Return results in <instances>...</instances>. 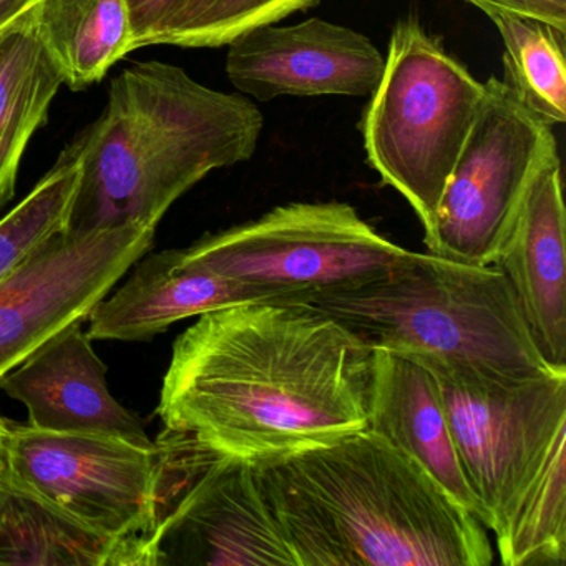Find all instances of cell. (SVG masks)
Masks as SVG:
<instances>
[{"mask_svg": "<svg viewBox=\"0 0 566 566\" xmlns=\"http://www.w3.org/2000/svg\"><path fill=\"white\" fill-rule=\"evenodd\" d=\"M370 370L373 347L313 304H237L178 337L157 412L256 465L367 430Z\"/></svg>", "mask_w": 566, "mask_h": 566, "instance_id": "cell-1", "label": "cell"}, {"mask_svg": "<svg viewBox=\"0 0 566 566\" xmlns=\"http://www.w3.org/2000/svg\"><path fill=\"white\" fill-rule=\"evenodd\" d=\"M297 566H489L486 528L370 432L256 463Z\"/></svg>", "mask_w": 566, "mask_h": 566, "instance_id": "cell-2", "label": "cell"}, {"mask_svg": "<svg viewBox=\"0 0 566 566\" xmlns=\"http://www.w3.org/2000/svg\"><path fill=\"white\" fill-rule=\"evenodd\" d=\"M263 127L260 108L243 95L213 91L165 62L130 65L112 81L101 117L72 145L81 181L65 230H155L211 171L250 160Z\"/></svg>", "mask_w": 566, "mask_h": 566, "instance_id": "cell-3", "label": "cell"}, {"mask_svg": "<svg viewBox=\"0 0 566 566\" xmlns=\"http://www.w3.org/2000/svg\"><path fill=\"white\" fill-rule=\"evenodd\" d=\"M373 349L490 376H566L546 363L499 268L409 253L379 280L314 296Z\"/></svg>", "mask_w": 566, "mask_h": 566, "instance_id": "cell-4", "label": "cell"}, {"mask_svg": "<svg viewBox=\"0 0 566 566\" xmlns=\"http://www.w3.org/2000/svg\"><path fill=\"white\" fill-rule=\"evenodd\" d=\"M483 97L485 82L417 19L397 22L363 118L364 150L384 185L416 211L423 231L432 224Z\"/></svg>", "mask_w": 566, "mask_h": 566, "instance_id": "cell-5", "label": "cell"}, {"mask_svg": "<svg viewBox=\"0 0 566 566\" xmlns=\"http://www.w3.org/2000/svg\"><path fill=\"white\" fill-rule=\"evenodd\" d=\"M407 253L349 203L323 201L283 205L258 220L207 234L185 248L184 263L280 301L310 303L386 276Z\"/></svg>", "mask_w": 566, "mask_h": 566, "instance_id": "cell-6", "label": "cell"}, {"mask_svg": "<svg viewBox=\"0 0 566 566\" xmlns=\"http://www.w3.org/2000/svg\"><path fill=\"white\" fill-rule=\"evenodd\" d=\"M416 360L439 384L483 526L499 536L553 443L566 432V376L512 379Z\"/></svg>", "mask_w": 566, "mask_h": 566, "instance_id": "cell-7", "label": "cell"}, {"mask_svg": "<svg viewBox=\"0 0 566 566\" xmlns=\"http://www.w3.org/2000/svg\"><path fill=\"white\" fill-rule=\"evenodd\" d=\"M555 151L552 125L526 107L509 81L490 77L432 224L423 231L427 253L492 264L533 178Z\"/></svg>", "mask_w": 566, "mask_h": 566, "instance_id": "cell-8", "label": "cell"}, {"mask_svg": "<svg viewBox=\"0 0 566 566\" xmlns=\"http://www.w3.org/2000/svg\"><path fill=\"white\" fill-rule=\"evenodd\" d=\"M6 469L84 525L134 546L135 566L157 523V443L8 423Z\"/></svg>", "mask_w": 566, "mask_h": 566, "instance_id": "cell-9", "label": "cell"}, {"mask_svg": "<svg viewBox=\"0 0 566 566\" xmlns=\"http://www.w3.org/2000/svg\"><path fill=\"white\" fill-rule=\"evenodd\" d=\"M154 228L62 230L0 283V379L74 321H85L154 244Z\"/></svg>", "mask_w": 566, "mask_h": 566, "instance_id": "cell-10", "label": "cell"}, {"mask_svg": "<svg viewBox=\"0 0 566 566\" xmlns=\"http://www.w3.org/2000/svg\"><path fill=\"white\" fill-rule=\"evenodd\" d=\"M297 566L256 465L217 455L165 506L145 566Z\"/></svg>", "mask_w": 566, "mask_h": 566, "instance_id": "cell-11", "label": "cell"}, {"mask_svg": "<svg viewBox=\"0 0 566 566\" xmlns=\"http://www.w3.org/2000/svg\"><path fill=\"white\" fill-rule=\"evenodd\" d=\"M227 75L244 95L370 97L386 57L369 38L323 19L294 25L264 24L228 44Z\"/></svg>", "mask_w": 566, "mask_h": 566, "instance_id": "cell-12", "label": "cell"}, {"mask_svg": "<svg viewBox=\"0 0 566 566\" xmlns=\"http://www.w3.org/2000/svg\"><path fill=\"white\" fill-rule=\"evenodd\" d=\"M82 323L74 321L49 337L14 373L0 379V389L28 407L29 426L35 429L115 437L154 447L142 420L112 396L107 366Z\"/></svg>", "mask_w": 566, "mask_h": 566, "instance_id": "cell-13", "label": "cell"}, {"mask_svg": "<svg viewBox=\"0 0 566 566\" xmlns=\"http://www.w3.org/2000/svg\"><path fill=\"white\" fill-rule=\"evenodd\" d=\"M566 214L558 151L539 167L493 258L546 363L566 373Z\"/></svg>", "mask_w": 566, "mask_h": 566, "instance_id": "cell-14", "label": "cell"}, {"mask_svg": "<svg viewBox=\"0 0 566 566\" xmlns=\"http://www.w3.org/2000/svg\"><path fill=\"white\" fill-rule=\"evenodd\" d=\"M367 430L419 463L482 523V510L467 482L439 384L423 364L392 350L373 349Z\"/></svg>", "mask_w": 566, "mask_h": 566, "instance_id": "cell-15", "label": "cell"}, {"mask_svg": "<svg viewBox=\"0 0 566 566\" xmlns=\"http://www.w3.org/2000/svg\"><path fill=\"white\" fill-rule=\"evenodd\" d=\"M258 301L280 300L184 263V250H168L140 261L130 280L92 310L87 334L92 339H151L178 321Z\"/></svg>", "mask_w": 566, "mask_h": 566, "instance_id": "cell-16", "label": "cell"}, {"mask_svg": "<svg viewBox=\"0 0 566 566\" xmlns=\"http://www.w3.org/2000/svg\"><path fill=\"white\" fill-rule=\"evenodd\" d=\"M0 565L135 566L134 546L78 522L0 473Z\"/></svg>", "mask_w": 566, "mask_h": 566, "instance_id": "cell-17", "label": "cell"}, {"mask_svg": "<svg viewBox=\"0 0 566 566\" xmlns=\"http://www.w3.org/2000/svg\"><path fill=\"white\" fill-rule=\"evenodd\" d=\"M29 24L62 82L74 91L97 84L135 51L127 0H41Z\"/></svg>", "mask_w": 566, "mask_h": 566, "instance_id": "cell-18", "label": "cell"}, {"mask_svg": "<svg viewBox=\"0 0 566 566\" xmlns=\"http://www.w3.org/2000/svg\"><path fill=\"white\" fill-rule=\"evenodd\" d=\"M62 84L29 15L0 38V208L14 197L22 157Z\"/></svg>", "mask_w": 566, "mask_h": 566, "instance_id": "cell-19", "label": "cell"}, {"mask_svg": "<svg viewBox=\"0 0 566 566\" xmlns=\"http://www.w3.org/2000/svg\"><path fill=\"white\" fill-rule=\"evenodd\" d=\"M566 432L496 538L505 566H563L566 562Z\"/></svg>", "mask_w": 566, "mask_h": 566, "instance_id": "cell-20", "label": "cell"}, {"mask_svg": "<svg viewBox=\"0 0 566 566\" xmlns=\"http://www.w3.org/2000/svg\"><path fill=\"white\" fill-rule=\"evenodd\" d=\"M505 45V81L548 125L566 122L565 29L518 14L492 15Z\"/></svg>", "mask_w": 566, "mask_h": 566, "instance_id": "cell-21", "label": "cell"}, {"mask_svg": "<svg viewBox=\"0 0 566 566\" xmlns=\"http://www.w3.org/2000/svg\"><path fill=\"white\" fill-rule=\"evenodd\" d=\"M81 181V161L69 148L8 217L0 220V283L45 241L65 230Z\"/></svg>", "mask_w": 566, "mask_h": 566, "instance_id": "cell-22", "label": "cell"}, {"mask_svg": "<svg viewBox=\"0 0 566 566\" xmlns=\"http://www.w3.org/2000/svg\"><path fill=\"white\" fill-rule=\"evenodd\" d=\"M317 0H188L154 38L150 45L223 48L250 29L277 24Z\"/></svg>", "mask_w": 566, "mask_h": 566, "instance_id": "cell-23", "label": "cell"}, {"mask_svg": "<svg viewBox=\"0 0 566 566\" xmlns=\"http://www.w3.org/2000/svg\"><path fill=\"white\" fill-rule=\"evenodd\" d=\"M187 2L188 0H127L135 35V51L148 48L150 39L178 14Z\"/></svg>", "mask_w": 566, "mask_h": 566, "instance_id": "cell-24", "label": "cell"}, {"mask_svg": "<svg viewBox=\"0 0 566 566\" xmlns=\"http://www.w3.org/2000/svg\"><path fill=\"white\" fill-rule=\"evenodd\" d=\"M485 12L489 18L496 14H518L542 19L566 31V0H467Z\"/></svg>", "mask_w": 566, "mask_h": 566, "instance_id": "cell-25", "label": "cell"}, {"mask_svg": "<svg viewBox=\"0 0 566 566\" xmlns=\"http://www.w3.org/2000/svg\"><path fill=\"white\" fill-rule=\"evenodd\" d=\"M41 0H0V38L18 28Z\"/></svg>", "mask_w": 566, "mask_h": 566, "instance_id": "cell-26", "label": "cell"}, {"mask_svg": "<svg viewBox=\"0 0 566 566\" xmlns=\"http://www.w3.org/2000/svg\"><path fill=\"white\" fill-rule=\"evenodd\" d=\"M6 436H8V422L0 419V473L6 469Z\"/></svg>", "mask_w": 566, "mask_h": 566, "instance_id": "cell-27", "label": "cell"}]
</instances>
